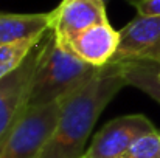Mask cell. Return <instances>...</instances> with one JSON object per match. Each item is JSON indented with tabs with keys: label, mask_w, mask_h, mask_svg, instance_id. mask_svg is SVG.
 <instances>
[{
	"label": "cell",
	"mask_w": 160,
	"mask_h": 158,
	"mask_svg": "<svg viewBox=\"0 0 160 158\" xmlns=\"http://www.w3.org/2000/svg\"><path fill=\"white\" fill-rule=\"evenodd\" d=\"M152 130L156 126L142 113L118 116L95 133L81 158H120L137 138Z\"/></svg>",
	"instance_id": "4"
},
{
	"label": "cell",
	"mask_w": 160,
	"mask_h": 158,
	"mask_svg": "<svg viewBox=\"0 0 160 158\" xmlns=\"http://www.w3.org/2000/svg\"><path fill=\"white\" fill-rule=\"evenodd\" d=\"M159 79H160V71H159Z\"/></svg>",
	"instance_id": "15"
},
{
	"label": "cell",
	"mask_w": 160,
	"mask_h": 158,
	"mask_svg": "<svg viewBox=\"0 0 160 158\" xmlns=\"http://www.w3.org/2000/svg\"><path fill=\"white\" fill-rule=\"evenodd\" d=\"M103 2H104V3H107V2H109V0H103Z\"/></svg>",
	"instance_id": "14"
},
{
	"label": "cell",
	"mask_w": 160,
	"mask_h": 158,
	"mask_svg": "<svg viewBox=\"0 0 160 158\" xmlns=\"http://www.w3.org/2000/svg\"><path fill=\"white\" fill-rule=\"evenodd\" d=\"M120 158H160V130L156 129L137 138Z\"/></svg>",
	"instance_id": "12"
},
{
	"label": "cell",
	"mask_w": 160,
	"mask_h": 158,
	"mask_svg": "<svg viewBox=\"0 0 160 158\" xmlns=\"http://www.w3.org/2000/svg\"><path fill=\"white\" fill-rule=\"evenodd\" d=\"M138 16H160V0H128Z\"/></svg>",
	"instance_id": "13"
},
{
	"label": "cell",
	"mask_w": 160,
	"mask_h": 158,
	"mask_svg": "<svg viewBox=\"0 0 160 158\" xmlns=\"http://www.w3.org/2000/svg\"><path fill=\"white\" fill-rule=\"evenodd\" d=\"M41 44L31 51L25 64L12 74L0 81V138L14 122L22 108L28 104L33 74L36 70Z\"/></svg>",
	"instance_id": "7"
},
{
	"label": "cell",
	"mask_w": 160,
	"mask_h": 158,
	"mask_svg": "<svg viewBox=\"0 0 160 158\" xmlns=\"http://www.w3.org/2000/svg\"><path fill=\"white\" fill-rule=\"evenodd\" d=\"M97 70V67L86 64L62 47L50 30L41 42L28 104L42 105L64 99L68 93L84 84Z\"/></svg>",
	"instance_id": "2"
},
{
	"label": "cell",
	"mask_w": 160,
	"mask_h": 158,
	"mask_svg": "<svg viewBox=\"0 0 160 158\" xmlns=\"http://www.w3.org/2000/svg\"><path fill=\"white\" fill-rule=\"evenodd\" d=\"M160 65V16H138L120 30V47L112 64Z\"/></svg>",
	"instance_id": "5"
},
{
	"label": "cell",
	"mask_w": 160,
	"mask_h": 158,
	"mask_svg": "<svg viewBox=\"0 0 160 158\" xmlns=\"http://www.w3.org/2000/svg\"><path fill=\"white\" fill-rule=\"evenodd\" d=\"M124 85L128 84L121 65L109 64L61 99L56 129L41 158L82 157L95 122Z\"/></svg>",
	"instance_id": "1"
},
{
	"label": "cell",
	"mask_w": 160,
	"mask_h": 158,
	"mask_svg": "<svg viewBox=\"0 0 160 158\" xmlns=\"http://www.w3.org/2000/svg\"><path fill=\"white\" fill-rule=\"evenodd\" d=\"M44 37L45 36L0 45V81L12 74L17 68H20L31 54V51L42 42Z\"/></svg>",
	"instance_id": "11"
},
{
	"label": "cell",
	"mask_w": 160,
	"mask_h": 158,
	"mask_svg": "<svg viewBox=\"0 0 160 158\" xmlns=\"http://www.w3.org/2000/svg\"><path fill=\"white\" fill-rule=\"evenodd\" d=\"M120 65L128 85L142 90L160 104V65L148 62H124Z\"/></svg>",
	"instance_id": "10"
},
{
	"label": "cell",
	"mask_w": 160,
	"mask_h": 158,
	"mask_svg": "<svg viewBox=\"0 0 160 158\" xmlns=\"http://www.w3.org/2000/svg\"><path fill=\"white\" fill-rule=\"evenodd\" d=\"M61 113V101L27 104L0 138V158H41L53 136Z\"/></svg>",
	"instance_id": "3"
},
{
	"label": "cell",
	"mask_w": 160,
	"mask_h": 158,
	"mask_svg": "<svg viewBox=\"0 0 160 158\" xmlns=\"http://www.w3.org/2000/svg\"><path fill=\"white\" fill-rule=\"evenodd\" d=\"M58 41V39H56ZM86 64L101 68L112 64L120 47V31L109 22L93 25L76 34L65 44H61Z\"/></svg>",
	"instance_id": "8"
},
{
	"label": "cell",
	"mask_w": 160,
	"mask_h": 158,
	"mask_svg": "<svg viewBox=\"0 0 160 158\" xmlns=\"http://www.w3.org/2000/svg\"><path fill=\"white\" fill-rule=\"evenodd\" d=\"M109 22L103 0H61L50 11V30L59 44H65L84 30Z\"/></svg>",
	"instance_id": "6"
},
{
	"label": "cell",
	"mask_w": 160,
	"mask_h": 158,
	"mask_svg": "<svg viewBox=\"0 0 160 158\" xmlns=\"http://www.w3.org/2000/svg\"><path fill=\"white\" fill-rule=\"evenodd\" d=\"M50 31V12H0V45L42 37Z\"/></svg>",
	"instance_id": "9"
}]
</instances>
